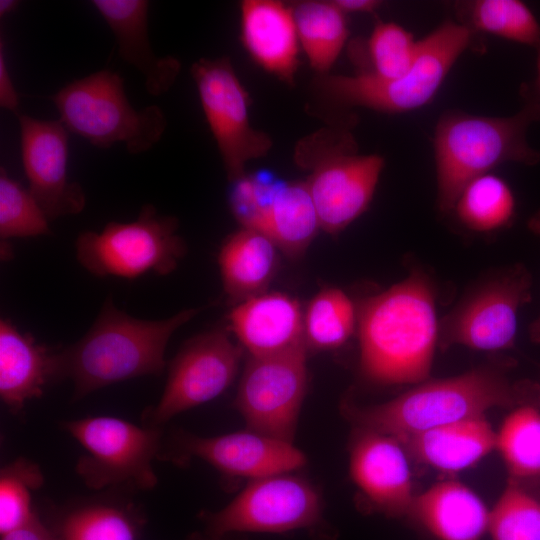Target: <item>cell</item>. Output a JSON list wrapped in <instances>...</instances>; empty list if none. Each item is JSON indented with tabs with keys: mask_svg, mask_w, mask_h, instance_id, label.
<instances>
[{
	"mask_svg": "<svg viewBox=\"0 0 540 540\" xmlns=\"http://www.w3.org/2000/svg\"><path fill=\"white\" fill-rule=\"evenodd\" d=\"M198 308L161 320L132 317L108 298L91 328L76 343L53 354V379L68 378L74 399L132 378L159 375L173 333L191 320Z\"/></svg>",
	"mask_w": 540,
	"mask_h": 540,
	"instance_id": "3",
	"label": "cell"
},
{
	"mask_svg": "<svg viewBox=\"0 0 540 540\" xmlns=\"http://www.w3.org/2000/svg\"><path fill=\"white\" fill-rule=\"evenodd\" d=\"M51 99L68 131L102 149L123 143L130 154L145 152L160 140L167 125L160 107L131 106L121 76L109 70L76 79Z\"/></svg>",
	"mask_w": 540,
	"mask_h": 540,
	"instance_id": "7",
	"label": "cell"
},
{
	"mask_svg": "<svg viewBox=\"0 0 540 540\" xmlns=\"http://www.w3.org/2000/svg\"><path fill=\"white\" fill-rule=\"evenodd\" d=\"M61 540H137L130 513L108 504H87L64 514L54 528Z\"/></svg>",
	"mask_w": 540,
	"mask_h": 540,
	"instance_id": "31",
	"label": "cell"
},
{
	"mask_svg": "<svg viewBox=\"0 0 540 540\" xmlns=\"http://www.w3.org/2000/svg\"><path fill=\"white\" fill-rule=\"evenodd\" d=\"M294 159L310 171L305 182L321 229L331 234L368 209L384 168L382 156L359 154L352 134L342 129H322L301 139Z\"/></svg>",
	"mask_w": 540,
	"mask_h": 540,
	"instance_id": "5",
	"label": "cell"
},
{
	"mask_svg": "<svg viewBox=\"0 0 540 540\" xmlns=\"http://www.w3.org/2000/svg\"><path fill=\"white\" fill-rule=\"evenodd\" d=\"M527 225L531 232L540 236V209L530 217ZM529 336L533 343L540 344V315L531 322Z\"/></svg>",
	"mask_w": 540,
	"mask_h": 540,
	"instance_id": "40",
	"label": "cell"
},
{
	"mask_svg": "<svg viewBox=\"0 0 540 540\" xmlns=\"http://www.w3.org/2000/svg\"><path fill=\"white\" fill-rule=\"evenodd\" d=\"M474 33L458 21L446 20L423 39L410 69L401 77L382 80L366 73L322 75V92L335 103L387 113L418 109L430 102Z\"/></svg>",
	"mask_w": 540,
	"mask_h": 540,
	"instance_id": "6",
	"label": "cell"
},
{
	"mask_svg": "<svg viewBox=\"0 0 540 540\" xmlns=\"http://www.w3.org/2000/svg\"><path fill=\"white\" fill-rule=\"evenodd\" d=\"M1 540H61L54 528L43 523L36 513L21 526L1 535Z\"/></svg>",
	"mask_w": 540,
	"mask_h": 540,
	"instance_id": "37",
	"label": "cell"
},
{
	"mask_svg": "<svg viewBox=\"0 0 540 540\" xmlns=\"http://www.w3.org/2000/svg\"><path fill=\"white\" fill-rule=\"evenodd\" d=\"M492 540H540V501L510 479L490 510Z\"/></svg>",
	"mask_w": 540,
	"mask_h": 540,
	"instance_id": "32",
	"label": "cell"
},
{
	"mask_svg": "<svg viewBox=\"0 0 540 540\" xmlns=\"http://www.w3.org/2000/svg\"><path fill=\"white\" fill-rule=\"evenodd\" d=\"M407 517L437 540H481L490 510L468 486L446 480L415 496Z\"/></svg>",
	"mask_w": 540,
	"mask_h": 540,
	"instance_id": "21",
	"label": "cell"
},
{
	"mask_svg": "<svg viewBox=\"0 0 540 540\" xmlns=\"http://www.w3.org/2000/svg\"><path fill=\"white\" fill-rule=\"evenodd\" d=\"M92 4L112 30L119 56L142 74L147 92L158 96L168 91L179 74L180 62L153 51L148 33L149 2L93 0Z\"/></svg>",
	"mask_w": 540,
	"mask_h": 540,
	"instance_id": "20",
	"label": "cell"
},
{
	"mask_svg": "<svg viewBox=\"0 0 540 540\" xmlns=\"http://www.w3.org/2000/svg\"><path fill=\"white\" fill-rule=\"evenodd\" d=\"M457 13L458 22L473 33L492 34L534 49L540 44V23L522 1H464L457 4Z\"/></svg>",
	"mask_w": 540,
	"mask_h": 540,
	"instance_id": "28",
	"label": "cell"
},
{
	"mask_svg": "<svg viewBox=\"0 0 540 540\" xmlns=\"http://www.w3.org/2000/svg\"><path fill=\"white\" fill-rule=\"evenodd\" d=\"M436 293L431 277L414 267L408 277L361 304L359 366L366 380L390 386L429 379L439 343Z\"/></svg>",
	"mask_w": 540,
	"mask_h": 540,
	"instance_id": "1",
	"label": "cell"
},
{
	"mask_svg": "<svg viewBox=\"0 0 540 540\" xmlns=\"http://www.w3.org/2000/svg\"><path fill=\"white\" fill-rule=\"evenodd\" d=\"M207 540L234 532L283 533L304 529L331 537L322 499L307 480L285 474L253 479L227 506L203 516Z\"/></svg>",
	"mask_w": 540,
	"mask_h": 540,
	"instance_id": "9",
	"label": "cell"
},
{
	"mask_svg": "<svg viewBox=\"0 0 540 540\" xmlns=\"http://www.w3.org/2000/svg\"><path fill=\"white\" fill-rule=\"evenodd\" d=\"M536 50V76L532 85H525L533 94L540 97V44Z\"/></svg>",
	"mask_w": 540,
	"mask_h": 540,
	"instance_id": "41",
	"label": "cell"
},
{
	"mask_svg": "<svg viewBox=\"0 0 540 540\" xmlns=\"http://www.w3.org/2000/svg\"><path fill=\"white\" fill-rule=\"evenodd\" d=\"M531 287V274L519 263L481 281L440 320L438 347L462 345L487 352L512 348L519 311L531 301Z\"/></svg>",
	"mask_w": 540,
	"mask_h": 540,
	"instance_id": "11",
	"label": "cell"
},
{
	"mask_svg": "<svg viewBox=\"0 0 540 540\" xmlns=\"http://www.w3.org/2000/svg\"><path fill=\"white\" fill-rule=\"evenodd\" d=\"M320 229L319 216L306 182L278 183L264 210L259 231L288 256L299 257Z\"/></svg>",
	"mask_w": 540,
	"mask_h": 540,
	"instance_id": "25",
	"label": "cell"
},
{
	"mask_svg": "<svg viewBox=\"0 0 540 540\" xmlns=\"http://www.w3.org/2000/svg\"><path fill=\"white\" fill-rule=\"evenodd\" d=\"M418 49L408 30L395 22H378L367 41L370 68L375 78L391 80L403 76L412 66Z\"/></svg>",
	"mask_w": 540,
	"mask_h": 540,
	"instance_id": "34",
	"label": "cell"
},
{
	"mask_svg": "<svg viewBox=\"0 0 540 540\" xmlns=\"http://www.w3.org/2000/svg\"><path fill=\"white\" fill-rule=\"evenodd\" d=\"M3 41L0 43V106L10 111H16L19 106V96L9 73Z\"/></svg>",
	"mask_w": 540,
	"mask_h": 540,
	"instance_id": "38",
	"label": "cell"
},
{
	"mask_svg": "<svg viewBox=\"0 0 540 540\" xmlns=\"http://www.w3.org/2000/svg\"><path fill=\"white\" fill-rule=\"evenodd\" d=\"M229 193L230 209L242 228L259 231L262 216L277 183L264 182L247 174L232 181Z\"/></svg>",
	"mask_w": 540,
	"mask_h": 540,
	"instance_id": "36",
	"label": "cell"
},
{
	"mask_svg": "<svg viewBox=\"0 0 540 540\" xmlns=\"http://www.w3.org/2000/svg\"><path fill=\"white\" fill-rule=\"evenodd\" d=\"M350 448V474L373 510L407 517L415 495L408 454L394 437L358 429Z\"/></svg>",
	"mask_w": 540,
	"mask_h": 540,
	"instance_id": "16",
	"label": "cell"
},
{
	"mask_svg": "<svg viewBox=\"0 0 540 540\" xmlns=\"http://www.w3.org/2000/svg\"><path fill=\"white\" fill-rule=\"evenodd\" d=\"M64 429L86 451L76 470L89 488L126 484L149 490L156 486L152 462L161 448L158 427L96 416L68 421Z\"/></svg>",
	"mask_w": 540,
	"mask_h": 540,
	"instance_id": "10",
	"label": "cell"
},
{
	"mask_svg": "<svg viewBox=\"0 0 540 540\" xmlns=\"http://www.w3.org/2000/svg\"><path fill=\"white\" fill-rule=\"evenodd\" d=\"M357 313L351 299L340 289L319 292L304 316L306 345L315 349L342 346L354 333Z\"/></svg>",
	"mask_w": 540,
	"mask_h": 540,
	"instance_id": "30",
	"label": "cell"
},
{
	"mask_svg": "<svg viewBox=\"0 0 540 540\" xmlns=\"http://www.w3.org/2000/svg\"><path fill=\"white\" fill-rule=\"evenodd\" d=\"M174 217L161 215L151 204L131 222H109L100 231L81 233L75 244L78 262L98 277L138 278L167 275L185 254Z\"/></svg>",
	"mask_w": 540,
	"mask_h": 540,
	"instance_id": "8",
	"label": "cell"
},
{
	"mask_svg": "<svg viewBox=\"0 0 540 540\" xmlns=\"http://www.w3.org/2000/svg\"><path fill=\"white\" fill-rule=\"evenodd\" d=\"M240 30L251 58L280 80L293 83L300 42L292 7L277 0H244Z\"/></svg>",
	"mask_w": 540,
	"mask_h": 540,
	"instance_id": "19",
	"label": "cell"
},
{
	"mask_svg": "<svg viewBox=\"0 0 540 540\" xmlns=\"http://www.w3.org/2000/svg\"><path fill=\"white\" fill-rule=\"evenodd\" d=\"M275 243L264 233L242 228L222 245L218 263L226 294L239 302L263 293L277 269Z\"/></svg>",
	"mask_w": 540,
	"mask_h": 540,
	"instance_id": "24",
	"label": "cell"
},
{
	"mask_svg": "<svg viewBox=\"0 0 540 540\" xmlns=\"http://www.w3.org/2000/svg\"><path fill=\"white\" fill-rule=\"evenodd\" d=\"M19 5V1L16 0H1L0 1V17H4L8 15L9 13L13 12L17 6Z\"/></svg>",
	"mask_w": 540,
	"mask_h": 540,
	"instance_id": "42",
	"label": "cell"
},
{
	"mask_svg": "<svg viewBox=\"0 0 540 540\" xmlns=\"http://www.w3.org/2000/svg\"><path fill=\"white\" fill-rule=\"evenodd\" d=\"M229 328L251 356L261 357L306 346L299 302L287 294L261 293L239 302Z\"/></svg>",
	"mask_w": 540,
	"mask_h": 540,
	"instance_id": "18",
	"label": "cell"
},
{
	"mask_svg": "<svg viewBox=\"0 0 540 540\" xmlns=\"http://www.w3.org/2000/svg\"><path fill=\"white\" fill-rule=\"evenodd\" d=\"M396 439L417 461L444 473H456L496 450L497 432L479 416Z\"/></svg>",
	"mask_w": 540,
	"mask_h": 540,
	"instance_id": "22",
	"label": "cell"
},
{
	"mask_svg": "<svg viewBox=\"0 0 540 540\" xmlns=\"http://www.w3.org/2000/svg\"><path fill=\"white\" fill-rule=\"evenodd\" d=\"M21 158L29 191L49 220L80 213L86 197L68 176V134L60 120L19 114Z\"/></svg>",
	"mask_w": 540,
	"mask_h": 540,
	"instance_id": "15",
	"label": "cell"
},
{
	"mask_svg": "<svg viewBox=\"0 0 540 540\" xmlns=\"http://www.w3.org/2000/svg\"><path fill=\"white\" fill-rule=\"evenodd\" d=\"M338 8L347 13H372L380 5L377 0H334Z\"/></svg>",
	"mask_w": 540,
	"mask_h": 540,
	"instance_id": "39",
	"label": "cell"
},
{
	"mask_svg": "<svg viewBox=\"0 0 540 540\" xmlns=\"http://www.w3.org/2000/svg\"><path fill=\"white\" fill-rule=\"evenodd\" d=\"M515 211L512 189L504 179L490 172L465 186L450 213L468 230L491 233L508 227Z\"/></svg>",
	"mask_w": 540,
	"mask_h": 540,
	"instance_id": "27",
	"label": "cell"
},
{
	"mask_svg": "<svg viewBox=\"0 0 540 540\" xmlns=\"http://www.w3.org/2000/svg\"><path fill=\"white\" fill-rule=\"evenodd\" d=\"M43 483L38 466L19 458L1 470L0 533L5 534L30 519L31 494Z\"/></svg>",
	"mask_w": 540,
	"mask_h": 540,
	"instance_id": "35",
	"label": "cell"
},
{
	"mask_svg": "<svg viewBox=\"0 0 540 540\" xmlns=\"http://www.w3.org/2000/svg\"><path fill=\"white\" fill-rule=\"evenodd\" d=\"M217 540H229V539H227L226 536H225V537L217 539Z\"/></svg>",
	"mask_w": 540,
	"mask_h": 540,
	"instance_id": "43",
	"label": "cell"
},
{
	"mask_svg": "<svg viewBox=\"0 0 540 540\" xmlns=\"http://www.w3.org/2000/svg\"><path fill=\"white\" fill-rule=\"evenodd\" d=\"M49 218L19 182L12 179L6 169H0V237L7 242L12 238L50 235Z\"/></svg>",
	"mask_w": 540,
	"mask_h": 540,
	"instance_id": "33",
	"label": "cell"
},
{
	"mask_svg": "<svg viewBox=\"0 0 540 540\" xmlns=\"http://www.w3.org/2000/svg\"><path fill=\"white\" fill-rule=\"evenodd\" d=\"M539 401L514 407L497 432L496 450L502 456L510 479L518 482L540 477Z\"/></svg>",
	"mask_w": 540,
	"mask_h": 540,
	"instance_id": "29",
	"label": "cell"
},
{
	"mask_svg": "<svg viewBox=\"0 0 540 540\" xmlns=\"http://www.w3.org/2000/svg\"><path fill=\"white\" fill-rule=\"evenodd\" d=\"M241 357L242 348L221 330L189 340L170 363L162 396L148 415L150 426L158 427L222 394L233 382Z\"/></svg>",
	"mask_w": 540,
	"mask_h": 540,
	"instance_id": "14",
	"label": "cell"
},
{
	"mask_svg": "<svg viewBox=\"0 0 540 540\" xmlns=\"http://www.w3.org/2000/svg\"><path fill=\"white\" fill-rule=\"evenodd\" d=\"M53 379V354L8 319L0 321V396L13 412Z\"/></svg>",
	"mask_w": 540,
	"mask_h": 540,
	"instance_id": "23",
	"label": "cell"
},
{
	"mask_svg": "<svg viewBox=\"0 0 540 540\" xmlns=\"http://www.w3.org/2000/svg\"><path fill=\"white\" fill-rule=\"evenodd\" d=\"M292 9L299 42L311 67L326 75L348 38L346 14L334 1H302Z\"/></svg>",
	"mask_w": 540,
	"mask_h": 540,
	"instance_id": "26",
	"label": "cell"
},
{
	"mask_svg": "<svg viewBox=\"0 0 540 540\" xmlns=\"http://www.w3.org/2000/svg\"><path fill=\"white\" fill-rule=\"evenodd\" d=\"M505 367L483 365L448 378H429L380 404L347 403L343 412L358 429L397 438L484 416L493 408L513 409L540 400V386L528 381L512 383Z\"/></svg>",
	"mask_w": 540,
	"mask_h": 540,
	"instance_id": "2",
	"label": "cell"
},
{
	"mask_svg": "<svg viewBox=\"0 0 540 540\" xmlns=\"http://www.w3.org/2000/svg\"><path fill=\"white\" fill-rule=\"evenodd\" d=\"M175 439L177 456L198 457L228 475L258 479L289 473L306 462L292 443L251 430L214 437L179 433Z\"/></svg>",
	"mask_w": 540,
	"mask_h": 540,
	"instance_id": "17",
	"label": "cell"
},
{
	"mask_svg": "<svg viewBox=\"0 0 540 540\" xmlns=\"http://www.w3.org/2000/svg\"><path fill=\"white\" fill-rule=\"evenodd\" d=\"M200 103L232 182L251 160L265 156L271 138L252 127L249 98L229 59L202 58L191 67Z\"/></svg>",
	"mask_w": 540,
	"mask_h": 540,
	"instance_id": "12",
	"label": "cell"
},
{
	"mask_svg": "<svg viewBox=\"0 0 540 540\" xmlns=\"http://www.w3.org/2000/svg\"><path fill=\"white\" fill-rule=\"evenodd\" d=\"M523 107L511 116H483L446 110L433 138L437 206L449 214L462 190L475 178L504 163L536 165L540 151L527 140L529 127L540 121V97L525 85Z\"/></svg>",
	"mask_w": 540,
	"mask_h": 540,
	"instance_id": "4",
	"label": "cell"
},
{
	"mask_svg": "<svg viewBox=\"0 0 540 540\" xmlns=\"http://www.w3.org/2000/svg\"><path fill=\"white\" fill-rule=\"evenodd\" d=\"M306 386V346L251 356L234 405L249 430L292 443Z\"/></svg>",
	"mask_w": 540,
	"mask_h": 540,
	"instance_id": "13",
	"label": "cell"
}]
</instances>
